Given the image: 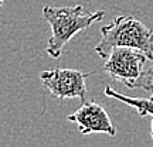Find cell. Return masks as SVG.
<instances>
[{"label":"cell","mask_w":153,"mask_h":147,"mask_svg":"<svg viewBox=\"0 0 153 147\" xmlns=\"http://www.w3.org/2000/svg\"><path fill=\"white\" fill-rule=\"evenodd\" d=\"M43 17L51 27V37L48 38L45 52L57 60L61 57L62 49L71 41V38L75 34L85 31L94 23L101 21L105 17V11H88L81 4L72 7L44 6Z\"/></svg>","instance_id":"1"},{"label":"cell","mask_w":153,"mask_h":147,"mask_svg":"<svg viewBox=\"0 0 153 147\" xmlns=\"http://www.w3.org/2000/svg\"><path fill=\"white\" fill-rule=\"evenodd\" d=\"M119 47L139 49L153 62V30L131 14L115 17L109 24L101 27V41L95 52L106 60L111 51Z\"/></svg>","instance_id":"2"},{"label":"cell","mask_w":153,"mask_h":147,"mask_svg":"<svg viewBox=\"0 0 153 147\" xmlns=\"http://www.w3.org/2000/svg\"><path fill=\"white\" fill-rule=\"evenodd\" d=\"M149 58L142 51L119 47L114 48L105 60L104 69L116 82L123 83L129 89L140 88L152 92L153 65L148 68Z\"/></svg>","instance_id":"3"},{"label":"cell","mask_w":153,"mask_h":147,"mask_svg":"<svg viewBox=\"0 0 153 147\" xmlns=\"http://www.w3.org/2000/svg\"><path fill=\"white\" fill-rule=\"evenodd\" d=\"M92 72H81L71 68H53L40 74V81L43 86L54 98L64 99L78 98L85 102L87 98V78Z\"/></svg>","instance_id":"4"},{"label":"cell","mask_w":153,"mask_h":147,"mask_svg":"<svg viewBox=\"0 0 153 147\" xmlns=\"http://www.w3.org/2000/svg\"><path fill=\"white\" fill-rule=\"evenodd\" d=\"M67 120L75 123L82 134H91V133H104L108 136L116 134L115 125L112 123L108 112L95 100L89 102L85 100L79 109L67 116Z\"/></svg>","instance_id":"5"},{"label":"cell","mask_w":153,"mask_h":147,"mask_svg":"<svg viewBox=\"0 0 153 147\" xmlns=\"http://www.w3.org/2000/svg\"><path fill=\"white\" fill-rule=\"evenodd\" d=\"M104 93L108 96V98L116 99L122 103L131 106L137 112L139 116H152L153 117V99H146V98H133V96H126L123 93L115 91L112 86H105Z\"/></svg>","instance_id":"6"},{"label":"cell","mask_w":153,"mask_h":147,"mask_svg":"<svg viewBox=\"0 0 153 147\" xmlns=\"http://www.w3.org/2000/svg\"><path fill=\"white\" fill-rule=\"evenodd\" d=\"M150 131H152V139H153V120H152V126H150Z\"/></svg>","instance_id":"7"},{"label":"cell","mask_w":153,"mask_h":147,"mask_svg":"<svg viewBox=\"0 0 153 147\" xmlns=\"http://www.w3.org/2000/svg\"><path fill=\"white\" fill-rule=\"evenodd\" d=\"M150 98L153 99V82H152V92H150Z\"/></svg>","instance_id":"8"},{"label":"cell","mask_w":153,"mask_h":147,"mask_svg":"<svg viewBox=\"0 0 153 147\" xmlns=\"http://www.w3.org/2000/svg\"><path fill=\"white\" fill-rule=\"evenodd\" d=\"M3 3H4V0H0V6H3Z\"/></svg>","instance_id":"9"}]
</instances>
